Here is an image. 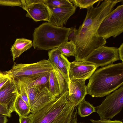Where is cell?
Listing matches in <instances>:
<instances>
[{
  "instance_id": "obj_1",
  "label": "cell",
  "mask_w": 123,
  "mask_h": 123,
  "mask_svg": "<svg viewBox=\"0 0 123 123\" xmlns=\"http://www.w3.org/2000/svg\"><path fill=\"white\" fill-rule=\"evenodd\" d=\"M123 85V62L103 67L95 71L86 86L87 94L102 97Z\"/></svg>"
},
{
  "instance_id": "obj_2",
  "label": "cell",
  "mask_w": 123,
  "mask_h": 123,
  "mask_svg": "<svg viewBox=\"0 0 123 123\" xmlns=\"http://www.w3.org/2000/svg\"><path fill=\"white\" fill-rule=\"evenodd\" d=\"M68 91L34 114L29 115L30 123H64L77 116V111L68 100Z\"/></svg>"
},
{
  "instance_id": "obj_3",
  "label": "cell",
  "mask_w": 123,
  "mask_h": 123,
  "mask_svg": "<svg viewBox=\"0 0 123 123\" xmlns=\"http://www.w3.org/2000/svg\"><path fill=\"white\" fill-rule=\"evenodd\" d=\"M70 28L57 27L48 22L43 23L34 30L32 42L34 49L48 50L58 48L68 41Z\"/></svg>"
},
{
  "instance_id": "obj_4",
  "label": "cell",
  "mask_w": 123,
  "mask_h": 123,
  "mask_svg": "<svg viewBox=\"0 0 123 123\" xmlns=\"http://www.w3.org/2000/svg\"><path fill=\"white\" fill-rule=\"evenodd\" d=\"M106 42V40L98 35V32L80 25L77 29L74 42L76 47L75 60L85 61L93 50L104 46Z\"/></svg>"
},
{
  "instance_id": "obj_5",
  "label": "cell",
  "mask_w": 123,
  "mask_h": 123,
  "mask_svg": "<svg viewBox=\"0 0 123 123\" xmlns=\"http://www.w3.org/2000/svg\"><path fill=\"white\" fill-rule=\"evenodd\" d=\"M19 80L23 84L28 96L32 114H35L57 97H54L50 92L49 84L34 85L25 80Z\"/></svg>"
},
{
  "instance_id": "obj_6",
  "label": "cell",
  "mask_w": 123,
  "mask_h": 123,
  "mask_svg": "<svg viewBox=\"0 0 123 123\" xmlns=\"http://www.w3.org/2000/svg\"><path fill=\"white\" fill-rule=\"evenodd\" d=\"M98 35L105 39L116 38L123 32V5L113 10L103 21L98 30Z\"/></svg>"
},
{
  "instance_id": "obj_7",
  "label": "cell",
  "mask_w": 123,
  "mask_h": 123,
  "mask_svg": "<svg viewBox=\"0 0 123 123\" xmlns=\"http://www.w3.org/2000/svg\"><path fill=\"white\" fill-rule=\"evenodd\" d=\"M122 1L123 0H105L98 7H94L93 6L89 7L87 9L85 18L80 25L98 31L104 19L113 10L117 4Z\"/></svg>"
},
{
  "instance_id": "obj_8",
  "label": "cell",
  "mask_w": 123,
  "mask_h": 123,
  "mask_svg": "<svg viewBox=\"0 0 123 123\" xmlns=\"http://www.w3.org/2000/svg\"><path fill=\"white\" fill-rule=\"evenodd\" d=\"M53 68L48 60L43 59L30 64H17L15 62L12 68L6 71L11 78L20 76L38 77L50 72Z\"/></svg>"
},
{
  "instance_id": "obj_9",
  "label": "cell",
  "mask_w": 123,
  "mask_h": 123,
  "mask_svg": "<svg viewBox=\"0 0 123 123\" xmlns=\"http://www.w3.org/2000/svg\"><path fill=\"white\" fill-rule=\"evenodd\" d=\"M123 106V85L107 95L100 105L95 107L100 119H110L121 111Z\"/></svg>"
},
{
  "instance_id": "obj_10",
  "label": "cell",
  "mask_w": 123,
  "mask_h": 123,
  "mask_svg": "<svg viewBox=\"0 0 123 123\" xmlns=\"http://www.w3.org/2000/svg\"><path fill=\"white\" fill-rule=\"evenodd\" d=\"M120 60L117 48L102 46L93 50L85 61L98 67L112 64Z\"/></svg>"
},
{
  "instance_id": "obj_11",
  "label": "cell",
  "mask_w": 123,
  "mask_h": 123,
  "mask_svg": "<svg viewBox=\"0 0 123 123\" xmlns=\"http://www.w3.org/2000/svg\"><path fill=\"white\" fill-rule=\"evenodd\" d=\"M97 67L94 64L86 61L75 60L70 64L69 77L70 80H86L89 79Z\"/></svg>"
},
{
  "instance_id": "obj_12",
  "label": "cell",
  "mask_w": 123,
  "mask_h": 123,
  "mask_svg": "<svg viewBox=\"0 0 123 123\" xmlns=\"http://www.w3.org/2000/svg\"><path fill=\"white\" fill-rule=\"evenodd\" d=\"M19 94L14 78H11L0 89V104L10 114L15 111L14 104Z\"/></svg>"
},
{
  "instance_id": "obj_13",
  "label": "cell",
  "mask_w": 123,
  "mask_h": 123,
  "mask_svg": "<svg viewBox=\"0 0 123 123\" xmlns=\"http://www.w3.org/2000/svg\"><path fill=\"white\" fill-rule=\"evenodd\" d=\"M27 12L26 16L36 22L47 21L49 20L51 12L49 7L44 2V0H40L23 6L22 8Z\"/></svg>"
},
{
  "instance_id": "obj_14",
  "label": "cell",
  "mask_w": 123,
  "mask_h": 123,
  "mask_svg": "<svg viewBox=\"0 0 123 123\" xmlns=\"http://www.w3.org/2000/svg\"><path fill=\"white\" fill-rule=\"evenodd\" d=\"M86 80L75 79L70 80L68 83V100L75 107L84 99L87 94Z\"/></svg>"
},
{
  "instance_id": "obj_15",
  "label": "cell",
  "mask_w": 123,
  "mask_h": 123,
  "mask_svg": "<svg viewBox=\"0 0 123 123\" xmlns=\"http://www.w3.org/2000/svg\"><path fill=\"white\" fill-rule=\"evenodd\" d=\"M49 7L51 15L48 22L57 27L66 25L68 19L75 13L76 8L74 5L62 7Z\"/></svg>"
},
{
  "instance_id": "obj_16",
  "label": "cell",
  "mask_w": 123,
  "mask_h": 123,
  "mask_svg": "<svg viewBox=\"0 0 123 123\" xmlns=\"http://www.w3.org/2000/svg\"><path fill=\"white\" fill-rule=\"evenodd\" d=\"M33 46L31 40L23 38H17L11 48L13 61Z\"/></svg>"
},
{
  "instance_id": "obj_17",
  "label": "cell",
  "mask_w": 123,
  "mask_h": 123,
  "mask_svg": "<svg viewBox=\"0 0 123 123\" xmlns=\"http://www.w3.org/2000/svg\"><path fill=\"white\" fill-rule=\"evenodd\" d=\"M14 109L15 111L19 117H26L31 113L30 108L22 99L19 94L15 102Z\"/></svg>"
},
{
  "instance_id": "obj_18",
  "label": "cell",
  "mask_w": 123,
  "mask_h": 123,
  "mask_svg": "<svg viewBox=\"0 0 123 123\" xmlns=\"http://www.w3.org/2000/svg\"><path fill=\"white\" fill-rule=\"evenodd\" d=\"M77 114L81 117L88 116L95 112V107L85 98L81 101L77 105Z\"/></svg>"
},
{
  "instance_id": "obj_19",
  "label": "cell",
  "mask_w": 123,
  "mask_h": 123,
  "mask_svg": "<svg viewBox=\"0 0 123 123\" xmlns=\"http://www.w3.org/2000/svg\"><path fill=\"white\" fill-rule=\"evenodd\" d=\"M57 48L61 53L65 56H75L76 47L74 43L72 41L64 43L61 44Z\"/></svg>"
},
{
  "instance_id": "obj_20",
  "label": "cell",
  "mask_w": 123,
  "mask_h": 123,
  "mask_svg": "<svg viewBox=\"0 0 123 123\" xmlns=\"http://www.w3.org/2000/svg\"><path fill=\"white\" fill-rule=\"evenodd\" d=\"M49 89L54 97H57L61 95L59 85L53 69L49 74Z\"/></svg>"
},
{
  "instance_id": "obj_21",
  "label": "cell",
  "mask_w": 123,
  "mask_h": 123,
  "mask_svg": "<svg viewBox=\"0 0 123 123\" xmlns=\"http://www.w3.org/2000/svg\"><path fill=\"white\" fill-rule=\"evenodd\" d=\"M53 68V70L59 85L60 94L68 91V83L69 80L63 76L58 69Z\"/></svg>"
},
{
  "instance_id": "obj_22",
  "label": "cell",
  "mask_w": 123,
  "mask_h": 123,
  "mask_svg": "<svg viewBox=\"0 0 123 123\" xmlns=\"http://www.w3.org/2000/svg\"><path fill=\"white\" fill-rule=\"evenodd\" d=\"M70 63L66 56L62 54H61L58 64V68L63 76L69 79Z\"/></svg>"
},
{
  "instance_id": "obj_23",
  "label": "cell",
  "mask_w": 123,
  "mask_h": 123,
  "mask_svg": "<svg viewBox=\"0 0 123 123\" xmlns=\"http://www.w3.org/2000/svg\"><path fill=\"white\" fill-rule=\"evenodd\" d=\"M44 2L49 7H62L73 5L69 0H44Z\"/></svg>"
},
{
  "instance_id": "obj_24",
  "label": "cell",
  "mask_w": 123,
  "mask_h": 123,
  "mask_svg": "<svg viewBox=\"0 0 123 123\" xmlns=\"http://www.w3.org/2000/svg\"><path fill=\"white\" fill-rule=\"evenodd\" d=\"M61 54L57 48H53L49 51L48 60L53 67L58 68V64Z\"/></svg>"
},
{
  "instance_id": "obj_25",
  "label": "cell",
  "mask_w": 123,
  "mask_h": 123,
  "mask_svg": "<svg viewBox=\"0 0 123 123\" xmlns=\"http://www.w3.org/2000/svg\"><path fill=\"white\" fill-rule=\"evenodd\" d=\"M73 5L76 8L79 7L80 9H87L93 6L95 3L100 1L99 0H69Z\"/></svg>"
},
{
  "instance_id": "obj_26",
  "label": "cell",
  "mask_w": 123,
  "mask_h": 123,
  "mask_svg": "<svg viewBox=\"0 0 123 123\" xmlns=\"http://www.w3.org/2000/svg\"><path fill=\"white\" fill-rule=\"evenodd\" d=\"M0 5L12 6H17L22 7L21 0H0Z\"/></svg>"
},
{
  "instance_id": "obj_27",
  "label": "cell",
  "mask_w": 123,
  "mask_h": 123,
  "mask_svg": "<svg viewBox=\"0 0 123 123\" xmlns=\"http://www.w3.org/2000/svg\"><path fill=\"white\" fill-rule=\"evenodd\" d=\"M92 123H123V122L120 120H111L110 119H101L99 120H94L90 119Z\"/></svg>"
},
{
  "instance_id": "obj_28",
  "label": "cell",
  "mask_w": 123,
  "mask_h": 123,
  "mask_svg": "<svg viewBox=\"0 0 123 123\" xmlns=\"http://www.w3.org/2000/svg\"><path fill=\"white\" fill-rule=\"evenodd\" d=\"M76 31L77 29L75 26L71 28L68 35V40L72 41L74 43L75 39Z\"/></svg>"
},
{
  "instance_id": "obj_29",
  "label": "cell",
  "mask_w": 123,
  "mask_h": 123,
  "mask_svg": "<svg viewBox=\"0 0 123 123\" xmlns=\"http://www.w3.org/2000/svg\"><path fill=\"white\" fill-rule=\"evenodd\" d=\"M0 114L5 115L9 117H11V114L7 110L0 104Z\"/></svg>"
},
{
  "instance_id": "obj_30",
  "label": "cell",
  "mask_w": 123,
  "mask_h": 123,
  "mask_svg": "<svg viewBox=\"0 0 123 123\" xmlns=\"http://www.w3.org/2000/svg\"><path fill=\"white\" fill-rule=\"evenodd\" d=\"M19 123H30V119L28 115L25 117H19Z\"/></svg>"
},
{
  "instance_id": "obj_31",
  "label": "cell",
  "mask_w": 123,
  "mask_h": 123,
  "mask_svg": "<svg viewBox=\"0 0 123 123\" xmlns=\"http://www.w3.org/2000/svg\"><path fill=\"white\" fill-rule=\"evenodd\" d=\"M118 52L120 60L123 62V43L118 48Z\"/></svg>"
},
{
  "instance_id": "obj_32",
  "label": "cell",
  "mask_w": 123,
  "mask_h": 123,
  "mask_svg": "<svg viewBox=\"0 0 123 123\" xmlns=\"http://www.w3.org/2000/svg\"><path fill=\"white\" fill-rule=\"evenodd\" d=\"M7 117L5 115L0 114V123H6L8 121Z\"/></svg>"
},
{
  "instance_id": "obj_33",
  "label": "cell",
  "mask_w": 123,
  "mask_h": 123,
  "mask_svg": "<svg viewBox=\"0 0 123 123\" xmlns=\"http://www.w3.org/2000/svg\"><path fill=\"white\" fill-rule=\"evenodd\" d=\"M77 123V116H75L64 123Z\"/></svg>"
},
{
  "instance_id": "obj_34",
  "label": "cell",
  "mask_w": 123,
  "mask_h": 123,
  "mask_svg": "<svg viewBox=\"0 0 123 123\" xmlns=\"http://www.w3.org/2000/svg\"></svg>"
}]
</instances>
